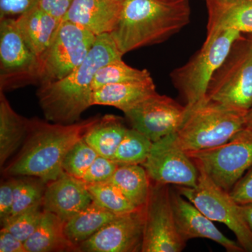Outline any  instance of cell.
<instances>
[{"mask_svg":"<svg viewBox=\"0 0 252 252\" xmlns=\"http://www.w3.org/2000/svg\"><path fill=\"white\" fill-rule=\"evenodd\" d=\"M171 199L176 224L181 236L186 241L194 238L209 239L223 247L227 252H245L238 242L225 236L211 220L181 195L177 189L171 190Z\"/></svg>","mask_w":252,"mask_h":252,"instance_id":"9a60e30c","label":"cell"},{"mask_svg":"<svg viewBox=\"0 0 252 252\" xmlns=\"http://www.w3.org/2000/svg\"><path fill=\"white\" fill-rule=\"evenodd\" d=\"M246 127L252 130V106L250 110L247 113L246 115Z\"/></svg>","mask_w":252,"mask_h":252,"instance_id":"f35d334b","label":"cell"},{"mask_svg":"<svg viewBox=\"0 0 252 252\" xmlns=\"http://www.w3.org/2000/svg\"><path fill=\"white\" fill-rule=\"evenodd\" d=\"M248 36L252 39V34H248Z\"/></svg>","mask_w":252,"mask_h":252,"instance_id":"b9f144b4","label":"cell"},{"mask_svg":"<svg viewBox=\"0 0 252 252\" xmlns=\"http://www.w3.org/2000/svg\"><path fill=\"white\" fill-rule=\"evenodd\" d=\"M153 142L140 131L127 128L112 160L119 165H142L147 160Z\"/></svg>","mask_w":252,"mask_h":252,"instance_id":"484cf974","label":"cell"},{"mask_svg":"<svg viewBox=\"0 0 252 252\" xmlns=\"http://www.w3.org/2000/svg\"><path fill=\"white\" fill-rule=\"evenodd\" d=\"M16 178H11L1 184L0 187V223L7 220L12 212L14 200Z\"/></svg>","mask_w":252,"mask_h":252,"instance_id":"836d02e7","label":"cell"},{"mask_svg":"<svg viewBox=\"0 0 252 252\" xmlns=\"http://www.w3.org/2000/svg\"><path fill=\"white\" fill-rule=\"evenodd\" d=\"M243 34L230 30L206 36L203 46L188 62L172 71V84L185 101L187 114L205 102L212 77Z\"/></svg>","mask_w":252,"mask_h":252,"instance_id":"5b68a950","label":"cell"},{"mask_svg":"<svg viewBox=\"0 0 252 252\" xmlns=\"http://www.w3.org/2000/svg\"><path fill=\"white\" fill-rule=\"evenodd\" d=\"M205 1V3L210 2V1H224V0H204Z\"/></svg>","mask_w":252,"mask_h":252,"instance_id":"ab89813d","label":"cell"},{"mask_svg":"<svg viewBox=\"0 0 252 252\" xmlns=\"http://www.w3.org/2000/svg\"><path fill=\"white\" fill-rule=\"evenodd\" d=\"M99 119L92 117L71 124L49 123L39 118L29 119L24 142L3 170L4 175L39 177L46 182L58 178L63 172L66 154Z\"/></svg>","mask_w":252,"mask_h":252,"instance_id":"7a4b0ae2","label":"cell"},{"mask_svg":"<svg viewBox=\"0 0 252 252\" xmlns=\"http://www.w3.org/2000/svg\"><path fill=\"white\" fill-rule=\"evenodd\" d=\"M92 202L86 184L63 172L46 184L42 206L66 222Z\"/></svg>","mask_w":252,"mask_h":252,"instance_id":"2e32d148","label":"cell"},{"mask_svg":"<svg viewBox=\"0 0 252 252\" xmlns=\"http://www.w3.org/2000/svg\"><path fill=\"white\" fill-rule=\"evenodd\" d=\"M43 214L42 204L34 205L18 215L9 217L1 224V228L7 230L25 243L35 231L40 223Z\"/></svg>","mask_w":252,"mask_h":252,"instance_id":"f546056e","label":"cell"},{"mask_svg":"<svg viewBox=\"0 0 252 252\" xmlns=\"http://www.w3.org/2000/svg\"><path fill=\"white\" fill-rule=\"evenodd\" d=\"M247 113L205 99L188 113L175 132L176 140L187 152L218 147L245 128Z\"/></svg>","mask_w":252,"mask_h":252,"instance_id":"277c9868","label":"cell"},{"mask_svg":"<svg viewBox=\"0 0 252 252\" xmlns=\"http://www.w3.org/2000/svg\"><path fill=\"white\" fill-rule=\"evenodd\" d=\"M118 216L92 202L65 222L64 233L79 247Z\"/></svg>","mask_w":252,"mask_h":252,"instance_id":"603a6c76","label":"cell"},{"mask_svg":"<svg viewBox=\"0 0 252 252\" xmlns=\"http://www.w3.org/2000/svg\"><path fill=\"white\" fill-rule=\"evenodd\" d=\"M108 182L117 187L135 207L142 208L147 203L151 180L142 165H119Z\"/></svg>","mask_w":252,"mask_h":252,"instance_id":"d4e9b609","label":"cell"},{"mask_svg":"<svg viewBox=\"0 0 252 252\" xmlns=\"http://www.w3.org/2000/svg\"><path fill=\"white\" fill-rule=\"evenodd\" d=\"M149 77L151 74L147 69L130 67L123 61L122 58L111 61L97 71L93 81V90L107 84L141 81Z\"/></svg>","mask_w":252,"mask_h":252,"instance_id":"83f0119b","label":"cell"},{"mask_svg":"<svg viewBox=\"0 0 252 252\" xmlns=\"http://www.w3.org/2000/svg\"><path fill=\"white\" fill-rule=\"evenodd\" d=\"M150 180L162 185L196 187L198 169L176 140L175 132L153 142L142 164Z\"/></svg>","mask_w":252,"mask_h":252,"instance_id":"7c38bea8","label":"cell"},{"mask_svg":"<svg viewBox=\"0 0 252 252\" xmlns=\"http://www.w3.org/2000/svg\"><path fill=\"white\" fill-rule=\"evenodd\" d=\"M123 55L110 34L97 36L86 59L67 77L39 85L36 95L46 120L61 124L80 121L92 106L93 81L97 71Z\"/></svg>","mask_w":252,"mask_h":252,"instance_id":"6da1fadb","label":"cell"},{"mask_svg":"<svg viewBox=\"0 0 252 252\" xmlns=\"http://www.w3.org/2000/svg\"><path fill=\"white\" fill-rule=\"evenodd\" d=\"M114 1H117L118 2L122 3V4H124V1H126V0H114Z\"/></svg>","mask_w":252,"mask_h":252,"instance_id":"60d3db41","label":"cell"},{"mask_svg":"<svg viewBox=\"0 0 252 252\" xmlns=\"http://www.w3.org/2000/svg\"><path fill=\"white\" fill-rule=\"evenodd\" d=\"M64 224L59 217L44 210L35 231L24 243L27 252H79L64 233Z\"/></svg>","mask_w":252,"mask_h":252,"instance_id":"44dd1931","label":"cell"},{"mask_svg":"<svg viewBox=\"0 0 252 252\" xmlns=\"http://www.w3.org/2000/svg\"><path fill=\"white\" fill-rule=\"evenodd\" d=\"M39 0H0V19L19 16L32 9Z\"/></svg>","mask_w":252,"mask_h":252,"instance_id":"e575fe53","label":"cell"},{"mask_svg":"<svg viewBox=\"0 0 252 252\" xmlns=\"http://www.w3.org/2000/svg\"><path fill=\"white\" fill-rule=\"evenodd\" d=\"M240 205L244 218L248 223L250 229L252 230V203Z\"/></svg>","mask_w":252,"mask_h":252,"instance_id":"74e56055","label":"cell"},{"mask_svg":"<svg viewBox=\"0 0 252 252\" xmlns=\"http://www.w3.org/2000/svg\"><path fill=\"white\" fill-rule=\"evenodd\" d=\"M86 186L93 202L114 215H126L139 209L109 182Z\"/></svg>","mask_w":252,"mask_h":252,"instance_id":"4316f807","label":"cell"},{"mask_svg":"<svg viewBox=\"0 0 252 252\" xmlns=\"http://www.w3.org/2000/svg\"><path fill=\"white\" fill-rule=\"evenodd\" d=\"M98 156L83 137L66 154L63 162V172L81 180Z\"/></svg>","mask_w":252,"mask_h":252,"instance_id":"4dcf8cb0","label":"cell"},{"mask_svg":"<svg viewBox=\"0 0 252 252\" xmlns=\"http://www.w3.org/2000/svg\"><path fill=\"white\" fill-rule=\"evenodd\" d=\"M28 121L11 107L4 93L0 91V166L21 147L27 135Z\"/></svg>","mask_w":252,"mask_h":252,"instance_id":"7402d4cb","label":"cell"},{"mask_svg":"<svg viewBox=\"0 0 252 252\" xmlns=\"http://www.w3.org/2000/svg\"><path fill=\"white\" fill-rule=\"evenodd\" d=\"M229 193L239 205L252 203V166L233 186Z\"/></svg>","mask_w":252,"mask_h":252,"instance_id":"d6a6232c","label":"cell"},{"mask_svg":"<svg viewBox=\"0 0 252 252\" xmlns=\"http://www.w3.org/2000/svg\"><path fill=\"white\" fill-rule=\"evenodd\" d=\"M73 0H39L36 6L62 22Z\"/></svg>","mask_w":252,"mask_h":252,"instance_id":"d590c367","label":"cell"},{"mask_svg":"<svg viewBox=\"0 0 252 252\" xmlns=\"http://www.w3.org/2000/svg\"><path fill=\"white\" fill-rule=\"evenodd\" d=\"M96 38L85 28L62 21L52 42L39 58L38 84L67 77L86 59Z\"/></svg>","mask_w":252,"mask_h":252,"instance_id":"9c48e42d","label":"cell"},{"mask_svg":"<svg viewBox=\"0 0 252 252\" xmlns=\"http://www.w3.org/2000/svg\"><path fill=\"white\" fill-rule=\"evenodd\" d=\"M0 252H27L24 243L7 230H0Z\"/></svg>","mask_w":252,"mask_h":252,"instance_id":"8d00e7d4","label":"cell"},{"mask_svg":"<svg viewBox=\"0 0 252 252\" xmlns=\"http://www.w3.org/2000/svg\"><path fill=\"white\" fill-rule=\"evenodd\" d=\"M142 252H180L187 241L177 224L168 185L151 181L150 193L144 207Z\"/></svg>","mask_w":252,"mask_h":252,"instance_id":"30bf717a","label":"cell"},{"mask_svg":"<svg viewBox=\"0 0 252 252\" xmlns=\"http://www.w3.org/2000/svg\"><path fill=\"white\" fill-rule=\"evenodd\" d=\"M46 184L47 182L39 177L21 176L16 178L14 205L10 217L42 204Z\"/></svg>","mask_w":252,"mask_h":252,"instance_id":"f1b7e54d","label":"cell"},{"mask_svg":"<svg viewBox=\"0 0 252 252\" xmlns=\"http://www.w3.org/2000/svg\"><path fill=\"white\" fill-rule=\"evenodd\" d=\"M187 153L217 186L229 192L252 166V130L245 127L221 145Z\"/></svg>","mask_w":252,"mask_h":252,"instance_id":"ba28073f","label":"cell"},{"mask_svg":"<svg viewBox=\"0 0 252 252\" xmlns=\"http://www.w3.org/2000/svg\"><path fill=\"white\" fill-rule=\"evenodd\" d=\"M39 59L18 29L16 18L0 19V91L39 84Z\"/></svg>","mask_w":252,"mask_h":252,"instance_id":"8fae6325","label":"cell"},{"mask_svg":"<svg viewBox=\"0 0 252 252\" xmlns=\"http://www.w3.org/2000/svg\"><path fill=\"white\" fill-rule=\"evenodd\" d=\"M206 100L248 112L252 106V39L244 34L212 77Z\"/></svg>","mask_w":252,"mask_h":252,"instance_id":"8992f818","label":"cell"},{"mask_svg":"<svg viewBox=\"0 0 252 252\" xmlns=\"http://www.w3.org/2000/svg\"><path fill=\"white\" fill-rule=\"evenodd\" d=\"M123 4L114 0H73L63 21L85 28L96 36L110 34L119 22Z\"/></svg>","mask_w":252,"mask_h":252,"instance_id":"e0dca14e","label":"cell"},{"mask_svg":"<svg viewBox=\"0 0 252 252\" xmlns=\"http://www.w3.org/2000/svg\"><path fill=\"white\" fill-rule=\"evenodd\" d=\"M127 130L122 118L106 115L90 127L84 139L99 156L112 159Z\"/></svg>","mask_w":252,"mask_h":252,"instance_id":"cb8c5ba5","label":"cell"},{"mask_svg":"<svg viewBox=\"0 0 252 252\" xmlns=\"http://www.w3.org/2000/svg\"><path fill=\"white\" fill-rule=\"evenodd\" d=\"M119 166L112 159L98 156L83 176L86 185L108 182Z\"/></svg>","mask_w":252,"mask_h":252,"instance_id":"1f68e13d","label":"cell"},{"mask_svg":"<svg viewBox=\"0 0 252 252\" xmlns=\"http://www.w3.org/2000/svg\"><path fill=\"white\" fill-rule=\"evenodd\" d=\"M205 4L207 36L230 30L252 34V0H224Z\"/></svg>","mask_w":252,"mask_h":252,"instance_id":"ac0fdd59","label":"cell"},{"mask_svg":"<svg viewBox=\"0 0 252 252\" xmlns=\"http://www.w3.org/2000/svg\"><path fill=\"white\" fill-rule=\"evenodd\" d=\"M190 18L189 0H126L110 34L124 56L167 40L186 27Z\"/></svg>","mask_w":252,"mask_h":252,"instance_id":"3957f363","label":"cell"},{"mask_svg":"<svg viewBox=\"0 0 252 252\" xmlns=\"http://www.w3.org/2000/svg\"><path fill=\"white\" fill-rule=\"evenodd\" d=\"M197 167L199 175L196 187H180L177 190L212 221L227 225L245 252H252V230L244 218L240 205L229 192L217 186L203 169Z\"/></svg>","mask_w":252,"mask_h":252,"instance_id":"52a82bcc","label":"cell"},{"mask_svg":"<svg viewBox=\"0 0 252 252\" xmlns=\"http://www.w3.org/2000/svg\"><path fill=\"white\" fill-rule=\"evenodd\" d=\"M144 207L119 215L97 233L79 245V252H142Z\"/></svg>","mask_w":252,"mask_h":252,"instance_id":"5bb4252c","label":"cell"},{"mask_svg":"<svg viewBox=\"0 0 252 252\" xmlns=\"http://www.w3.org/2000/svg\"><path fill=\"white\" fill-rule=\"evenodd\" d=\"M124 114L132 128L154 142L177 132L187 118V109L171 97L157 93Z\"/></svg>","mask_w":252,"mask_h":252,"instance_id":"4fadbf2b","label":"cell"},{"mask_svg":"<svg viewBox=\"0 0 252 252\" xmlns=\"http://www.w3.org/2000/svg\"><path fill=\"white\" fill-rule=\"evenodd\" d=\"M18 29L38 59L52 42L61 21L37 6L16 18Z\"/></svg>","mask_w":252,"mask_h":252,"instance_id":"ffe728a7","label":"cell"},{"mask_svg":"<svg viewBox=\"0 0 252 252\" xmlns=\"http://www.w3.org/2000/svg\"><path fill=\"white\" fill-rule=\"evenodd\" d=\"M157 94L152 77L144 80L107 84L94 91L92 106H110L125 113Z\"/></svg>","mask_w":252,"mask_h":252,"instance_id":"d6986e66","label":"cell"}]
</instances>
